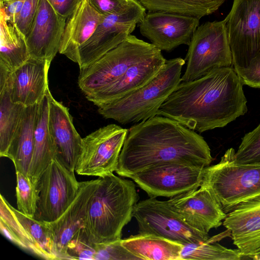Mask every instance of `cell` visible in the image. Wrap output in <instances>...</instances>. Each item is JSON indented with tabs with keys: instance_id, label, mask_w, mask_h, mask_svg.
<instances>
[{
	"instance_id": "cell-37",
	"label": "cell",
	"mask_w": 260,
	"mask_h": 260,
	"mask_svg": "<svg viewBox=\"0 0 260 260\" xmlns=\"http://www.w3.org/2000/svg\"><path fill=\"white\" fill-rule=\"evenodd\" d=\"M39 0H26L15 22L25 36L28 34L35 18Z\"/></svg>"
},
{
	"instance_id": "cell-3",
	"label": "cell",
	"mask_w": 260,
	"mask_h": 260,
	"mask_svg": "<svg viewBox=\"0 0 260 260\" xmlns=\"http://www.w3.org/2000/svg\"><path fill=\"white\" fill-rule=\"evenodd\" d=\"M88 203L83 228L94 244L121 239L124 226L131 220L139 196L135 184L113 174L99 177Z\"/></svg>"
},
{
	"instance_id": "cell-22",
	"label": "cell",
	"mask_w": 260,
	"mask_h": 260,
	"mask_svg": "<svg viewBox=\"0 0 260 260\" xmlns=\"http://www.w3.org/2000/svg\"><path fill=\"white\" fill-rule=\"evenodd\" d=\"M103 15L82 0L67 19L59 52L72 60L79 48L92 36Z\"/></svg>"
},
{
	"instance_id": "cell-17",
	"label": "cell",
	"mask_w": 260,
	"mask_h": 260,
	"mask_svg": "<svg viewBox=\"0 0 260 260\" xmlns=\"http://www.w3.org/2000/svg\"><path fill=\"white\" fill-rule=\"evenodd\" d=\"M51 61L30 57L11 72L2 92L6 90L11 101L25 107L39 103L46 94Z\"/></svg>"
},
{
	"instance_id": "cell-10",
	"label": "cell",
	"mask_w": 260,
	"mask_h": 260,
	"mask_svg": "<svg viewBox=\"0 0 260 260\" xmlns=\"http://www.w3.org/2000/svg\"><path fill=\"white\" fill-rule=\"evenodd\" d=\"M234 68H245L260 52V0H234L224 19Z\"/></svg>"
},
{
	"instance_id": "cell-27",
	"label": "cell",
	"mask_w": 260,
	"mask_h": 260,
	"mask_svg": "<svg viewBox=\"0 0 260 260\" xmlns=\"http://www.w3.org/2000/svg\"><path fill=\"white\" fill-rule=\"evenodd\" d=\"M149 12L162 11L202 17L217 11L225 0H138Z\"/></svg>"
},
{
	"instance_id": "cell-18",
	"label": "cell",
	"mask_w": 260,
	"mask_h": 260,
	"mask_svg": "<svg viewBox=\"0 0 260 260\" xmlns=\"http://www.w3.org/2000/svg\"><path fill=\"white\" fill-rule=\"evenodd\" d=\"M47 93L49 99L48 127L55 157L69 170L74 172L81 151L82 138L76 130L69 109L54 99L49 89Z\"/></svg>"
},
{
	"instance_id": "cell-12",
	"label": "cell",
	"mask_w": 260,
	"mask_h": 260,
	"mask_svg": "<svg viewBox=\"0 0 260 260\" xmlns=\"http://www.w3.org/2000/svg\"><path fill=\"white\" fill-rule=\"evenodd\" d=\"M205 168L189 163L170 161L149 167L129 178L150 198L172 197L200 187Z\"/></svg>"
},
{
	"instance_id": "cell-30",
	"label": "cell",
	"mask_w": 260,
	"mask_h": 260,
	"mask_svg": "<svg viewBox=\"0 0 260 260\" xmlns=\"http://www.w3.org/2000/svg\"><path fill=\"white\" fill-rule=\"evenodd\" d=\"M11 207L41 252L42 258L58 259L55 253L53 234L48 223L27 216L11 205Z\"/></svg>"
},
{
	"instance_id": "cell-25",
	"label": "cell",
	"mask_w": 260,
	"mask_h": 260,
	"mask_svg": "<svg viewBox=\"0 0 260 260\" xmlns=\"http://www.w3.org/2000/svg\"><path fill=\"white\" fill-rule=\"evenodd\" d=\"M49 99L46 92L40 102L35 130L34 149L28 177L36 186L45 169L55 157L54 149L48 127Z\"/></svg>"
},
{
	"instance_id": "cell-23",
	"label": "cell",
	"mask_w": 260,
	"mask_h": 260,
	"mask_svg": "<svg viewBox=\"0 0 260 260\" xmlns=\"http://www.w3.org/2000/svg\"><path fill=\"white\" fill-rule=\"evenodd\" d=\"M0 67L11 72L30 57L26 36L10 19L1 1Z\"/></svg>"
},
{
	"instance_id": "cell-38",
	"label": "cell",
	"mask_w": 260,
	"mask_h": 260,
	"mask_svg": "<svg viewBox=\"0 0 260 260\" xmlns=\"http://www.w3.org/2000/svg\"><path fill=\"white\" fill-rule=\"evenodd\" d=\"M136 0H88L91 6L102 15L113 14L124 11Z\"/></svg>"
},
{
	"instance_id": "cell-34",
	"label": "cell",
	"mask_w": 260,
	"mask_h": 260,
	"mask_svg": "<svg viewBox=\"0 0 260 260\" xmlns=\"http://www.w3.org/2000/svg\"><path fill=\"white\" fill-rule=\"evenodd\" d=\"M95 244L90 241L82 227L74 236L68 245V259L95 260Z\"/></svg>"
},
{
	"instance_id": "cell-5",
	"label": "cell",
	"mask_w": 260,
	"mask_h": 260,
	"mask_svg": "<svg viewBox=\"0 0 260 260\" xmlns=\"http://www.w3.org/2000/svg\"><path fill=\"white\" fill-rule=\"evenodd\" d=\"M235 153L231 148L218 164L205 167L201 184L226 214L240 203L260 195V163H237Z\"/></svg>"
},
{
	"instance_id": "cell-20",
	"label": "cell",
	"mask_w": 260,
	"mask_h": 260,
	"mask_svg": "<svg viewBox=\"0 0 260 260\" xmlns=\"http://www.w3.org/2000/svg\"><path fill=\"white\" fill-rule=\"evenodd\" d=\"M166 60L161 51L158 50L132 65L110 85L85 97L96 106L122 98L149 82L161 69Z\"/></svg>"
},
{
	"instance_id": "cell-9",
	"label": "cell",
	"mask_w": 260,
	"mask_h": 260,
	"mask_svg": "<svg viewBox=\"0 0 260 260\" xmlns=\"http://www.w3.org/2000/svg\"><path fill=\"white\" fill-rule=\"evenodd\" d=\"M133 217L138 224L139 233L152 234L183 245L207 241L208 233L187 224L169 206L167 201L156 198L137 202Z\"/></svg>"
},
{
	"instance_id": "cell-21",
	"label": "cell",
	"mask_w": 260,
	"mask_h": 260,
	"mask_svg": "<svg viewBox=\"0 0 260 260\" xmlns=\"http://www.w3.org/2000/svg\"><path fill=\"white\" fill-rule=\"evenodd\" d=\"M98 181L99 179L80 182L75 198L65 212L56 220L47 222L53 234L58 259H68V245L83 227L87 208Z\"/></svg>"
},
{
	"instance_id": "cell-31",
	"label": "cell",
	"mask_w": 260,
	"mask_h": 260,
	"mask_svg": "<svg viewBox=\"0 0 260 260\" xmlns=\"http://www.w3.org/2000/svg\"><path fill=\"white\" fill-rule=\"evenodd\" d=\"M242 255L238 249L226 248L208 240L199 243L183 245L181 259L241 260Z\"/></svg>"
},
{
	"instance_id": "cell-2",
	"label": "cell",
	"mask_w": 260,
	"mask_h": 260,
	"mask_svg": "<svg viewBox=\"0 0 260 260\" xmlns=\"http://www.w3.org/2000/svg\"><path fill=\"white\" fill-rule=\"evenodd\" d=\"M213 160L204 139L167 117L156 115L128 129L116 173L130 178L155 165L179 161L207 167Z\"/></svg>"
},
{
	"instance_id": "cell-15",
	"label": "cell",
	"mask_w": 260,
	"mask_h": 260,
	"mask_svg": "<svg viewBox=\"0 0 260 260\" xmlns=\"http://www.w3.org/2000/svg\"><path fill=\"white\" fill-rule=\"evenodd\" d=\"M167 202L187 224L205 233L219 226L226 216L215 198L202 185L171 197Z\"/></svg>"
},
{
	"instance_id": "cell-14",
	"label": "cell",
	"mask_w": 260,
	"mask_h": 260,
	"mask_svg": "<svg viewBox=\"0 0 260 260\" xmlns=\"http://www.w3.org/2000/svg\"><path fill=\"white\" fill-rule=\"evenodd\" d=\"M200 19L169 12H149L139 23L142 35L161 51L189 45Z\"/></svg>"
},
{
	"instance_id": "cell-26",
	"label": "cell",
	"mask_w": 260,
	"mask_h": 260,
	"mask_svg": "<svg viewBox=\"0 0 260 260\" xmlns=\"http://www.w3.org/2000/svg\"><path fill=\"white\" fill-rule=\"evenodd\" d=\"M121 243L139 259L181 260L183 244L154 235L139 233L121 239Z\"/></svg>"
},
{
	"instance_id": "cell-28",
	"label": "cell",
	"mask_w": 260,
	"mask_h": 260,
	"mask_svg": "<svg viewBox=\"0 0 260 260\" xmlns=\"http://www.w3.org/2000/svg\"><path fill=\"white\" fill-rule=\"evenodd\" d=\"M25 106L11 101L6 90L0 92V156L6 157L21 121Z\"/></svg>"
},
{
	"instance_id": "cell-35",
	"label": "cell",
	"mask_w": 260,
	"mask_h": 260,
	"mask_svg": "<svg viewBox=\"0 0 260 260\" xmlns=\"http://www.w3.org/2000/svg\"><path fill=\"white\" fill-rule=\"evenodd\" d=\"M95 260H138L121 243V239L107 243L95 244Z\"/></svg>"
},
{
	"instance_id": "cell-6",
	"label": "cell",
	"mask_w": 260,
	"mask_h": 260,
	"mask_svg": "<svg viewBox=\"0 0 260 260\" xmlns=\"http://www.w3.org/2000/svg\"><path fill=\"white\" fill-rule=\"evenodd\" d=\"M158 50L131 34L100 59L80 69L79 88L85 96L98 92L119 79L132 65Z\"/></svg>"
},
{
	"instance_id": "cell-1",
	"label": "cell",
	"mask_w": 260,
	"mask_h": 260,
	"mask_svg": "<svg viewBox=\"0 0 260 260\" xmlns=\"http://www.w3.org/2000/svg\"><path fill=\"white\" fill-rule=\"evenodd\" d=\"M243 85L231 67L214 69L199 79L181 81L156 115L200 133L224 127L247 111Z\"/></svg>"
},
{
	"instance_id": "cell-29",
	"label": "cell",
	"mask_w": 260,
	"mask_h": 260,
	"mask_svg": "<svg viewBox=\"0 0 260 260\" xmlns=\"http://www.w3.org/2000/svg\"><path fill=\"white\" fill-rule=\"evenodd\" d=\"M0 229L10 241L21 248L42 258L41 252L35 245L29 234L19 221L11 205L1 194Z\"/></svg>"
},
{
	"instance_id": "cell-11",
	"label": "cell",
	"mask_w": 260,
	"mask_h": 260,
	"mask_svg": "<svg viewBox=\"0 0 260 260\" xmlns=\"http://www.w3.org/2000/svg\"><path fill=\"white\" fill-rule=\"evenodd\" d=\"M128 129L115 124L101 127L82 138L75 168L79 175L103 177L116 172Z\"/></svg>"
},
{
	"instance_id": "cell-7",
	"label": "cell",
	"mask_w": 260,
	"mask_h": 260,
	"mask_svg": "<svg viewBox=\"0 0 260 260\" xmlns=\"http://www.w3.org/2000/svg\"><path fill=\"white\" fill-rule=\"evenodd\" d=\"M188 46L185 59L186 68L181 81L194 80L214 69L233 65L224 19L199 26Z\"/></svg>"
},
{
	"instance_id": "cell-33",
	"label": "cell",
	"mask_w": 260,
	"mask_h": 260,
	"mask_svg": "<svg viewBox=\"0 0 260 260\" xmlns=\"http://www.w3.org/2000/svg\"><path fill=\"white\" fill-rule=\"evenodd\" d=\"M234 159L238 164L260 163V123L243 137Z\"/></svg>"
},
{
	"instance_id": "cell-19",
	"label": "cell",
	"mask_w": 260,
	"mask_h": 260,
	"mask_svg": "<svg viewBox=\"0 0 260 260\" xmlns=\"http://www.w3.org/2000/svg\"><path fill=\"white\" fill-rule=\"evenodd\" d=\"M222 223L242 258L260 252V195L237 205Z\"/></svg>"
},
{
	"instance_id": "cell-16",
	"label": "cell",
	"mask_w": 260,
	"mask_h": 260,
	"mask_svg": "<svg viewBox=\"0 0 260 260\" xmlns=\"http://www.w3.org/2000/svg\"><path fill=\"white\" fill-rule=\"evenodd\" d=\"M67 19L47 0H39L35 18L26 36L30 57L52 61L59 52Z\"/></svg>"
},
{
	"instance_id": "cell-36",
	"label": "cell",
	"mask_w": 260,
	"mask_h": 260,
	"mask_svg": "<svg viewBox=\"0 0 260 260\" xmlns=\"http://www.w3.org/2000/svg\"><path fill=\"white\" fill-rule=\"evenodd\" d=\"M234 70L243 84L260 88V52L250 61L246 68H235Z\"/></svg>"
},
{
	"instance_id": "cell-32",
	"label": "cell",
	"mask_w": 260,
	"mask_h": 260,
	"mask_svg": "<svg viewBox=\"0 0 260 260\" xmlns=\"http://www.w3.org/2000/svg\"><path fill=\"white\" fill-rule=\"evenodd\" d=\"M16 174L17 209L26 216L34 218L39 199L37 187L28 176L19 172H16Z\"/></svg>"
},
{
	"instance_id": "cell-39",
	"label": "cell",
	"mask_w": 260,
	"mask_h": 260,
	"mask_svg": "<svg viewBox=\"0 0 260 260\" xmlns=\"http://www.w3.org/2000/svg\"><path fill=\"white\" fill-rule=\"evenodd\" d=\"M60 15L68 18L82 0H47Z\"/></svg>"
},
{
	"instance_id": "cell-13",
	"label": "cell",
	"mask_w": 260,
	"mask_h": 260,
	"mask_svg": "<svg viewBox=\"0 0 260 260\" xmlns=\"http://www.w3.org/2000/svg\"><path fill=\"white\" fill-rule=\"evenodd\" d=\"M79 184L74 172L55 157L37 184L39 199L34 218L47 222L58 219L75 198Z\"/></svg>"
},
{
	"instance_id": "cell-41",
	"label": "cell",
	"mask_w": 260,
	"mask_h": 260,
	"mask_svg": "<svg viewBox=\"0 0 260 260\" xmlns=\"http://www.w3.org/2000/svg\"><path fill=\"white\" fill-rule=\"evenodd\" d=\"M242 259L260 260V252L253 254L243 256Z\"/></svg>"
},
{
	"instance_id": "cell-4",
	"label": "cell",
	"mask_w": 260,
	"mask_h": 260,
	"mask_svg": "<svg viewBox=\"0 0 260 260\" xmlns=\"http://www.w3.org/2000/svg\"><path fill=\"white\" fill-rule=\"evenodd\" d=\"M185 59L167 60L159 72L149 82L116 101L97 106L105 118L122 124L145 121L157 115L160 106L180 83Z\"/></svg>"
},
{
	"instance_id": "cell-40",
	"label": "cell",
	"mask_w": 260,
	"mask_h": 260,
	"mask_svg": "<svg viewBox=\"0 0 260 260\" xmlns=\"http://www.w3.org/2000/svg\"><path fill=\"white\" fill-rule=\"evenodd\" d=\"M26 0H1L11 21L15 23Z\"/></svg>"
},
{
	"instance_id": "cell-24",
	"label": "cell",
	"mask_w": 260,
	"mask_h": 260,
	"mask_svg": "<svg viewBox=\"0 0 260 260\" xmlns=\"http://www.w3.org/2000/svg\"><path fill=\"white\" fill-rule=\"evenodd\" d=\"M39 103L25 107L20 125L6 155L13 161L16 172L27 176L34 152Z\"/></svg>"
},
{
	"instance_id": "cell-8",
	"label": "cell",
	"mask_w": 260,
	"mask_h": 260,
	"mask_svg": "<svg viewBox=\"0 0 260 260\" xmlns=\"http://www.w3.org/2000/svg\"><path fill=\"white\" fill-rule=\"evenodd\" d=\"M146 14V9L136 0L123 11L103 15L91 37L79 48L72 60L80 69L95 62L130 35Z\"/></svg>"
}]
</instances>
